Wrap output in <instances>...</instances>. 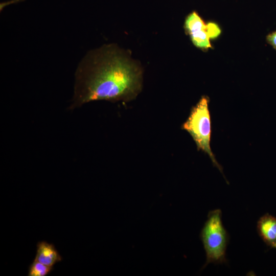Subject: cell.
<instances>
[{"mask_svg": "<svg viewBox=\"0 0 276 276\" xmlns=\"http://www.w3.org/2000/svg\"><path fill=\"white\" fill-rule=\"evenodd\" d=\"M75 77L71 110L96 100H129L141 88V68L113 44L88 52L80 61Z\"/></svg>", "mask_w": 276, "mask_h": 276, "instance_id": "cell-1", "label": "cell"}, {"mask_svg": "<svg viewBox=\"0 0 276 276\" xmlns=\"http://www.w3.org/2000/svg\"><path fill=\"white\" fill-rule=\"evenodd\" d=\"M267 42L276 50V31L269 33L266 37Z\"/></svg>", "mask_w": 276, "mask_h": 276, "instance_id": "cell-9", "label": "cell"}, {"mask_svg": "<svg viewBox=\"0 0 276 276\" xmlns=\"http://www.w3.org/2000/svg\"><path fill=\"white\" fill-rule=\"evenodd\" d=\"M184 28L196 47L203 50L212 48L206 24L196 11H193L187 16Z\"/></svg>", "mask_w": 276, "mask_h": 276, "instance_id": "cell-4", "label": "cell"}, {"mask_svg": "<svg viewBox=\"0 0 276 276\" xmlns=\"http://www.w3.org/2000/svg\"><path fill=\"white\" fill-rule=\"evenodd\" d=\"M258 233L263 241L269 246L276 245V218L266 214L262 216L257 223Z\"/></svg>", "mask_w": 276, "mask_h": 276, "instance_id": "cell-5", "label": "cell"}, {"mask_svg": "<svg viewBox=\"0 0 276 276\" xmlns=\"http://www.w3.org/2000/svg\"><path fill=\"white\" fill-rule=\"evenodd\" d=\"M209 103L208 97H201L192 108L181 128L192 136L198 150H201L208 154L213 165L223 173L222 168L215 158L211 148V123Z\"/></svg>", "mask_w": 276, "mask_h": 276, "instance_id": "cell-2", "label": "cell"}, {"mask_svg": "<svg viewBox=\"0 0 276 276\" xmlns=\"http://www.w3.org/2000/svg\"><path fill=\"white\" fill-rule=\"evenodd\" d=\"M207 32L210 39H215L221 34L219 26L215 22H209L206 24Z\"/></svg>", "mask_w": 276, "mask_h": 276, "instance_id": "cell-8", "label": "cell"}, {"mask_svg": "<svg viewBox=\"0 0 276 276\" xmlns=\"http://www.w3.org/2000/svg\"><path fill=\"white\" fill-rule=\"evenodd\" d=\"M34 260L45 265L53 267L55 264L62 260V257L53 244L40 241L37 244Z\"/></svg>", "mask_w": 276, "mask_h": 276, "instance_id": "cell-6", "label": "cell"}, {"mask_svg": "<svg viewBox=\"0 0 276 276\" xmlns=\"http://www.w3.org/2000/svg\"><path fill=\"white\" fill-rule=\"evenodd\" d=\"M274 248H276V245H275V247H274Z\"/></svg>", "mask_w": 276, "mask_h": 276, "instance_id": "cell-10", "label": "cell"}, {"mask_svg": "<svg viewBox=\"0 0 276 276\" xmlns=\"http://www.w3.org/2000/svg\"><path fill=\"white\" fill-rule=\"evenodd\" d=\"M53 269V267L45 265L35 260L29 266L28 276H46Z\"/></svg>", "mask_w": 276, "mask_h": 276, "instance_id": "cell-7", "label": "cell"}, {"mask_svg": "<svg viewBox=\"0 0 276 276\" xmlns=\"http://www.w3.org/2000/svg\"><path fill=\"white\" fill-rule=\"evenodd\" d=\"M201 238L206 257L204 267L210 263H220L225 261L227 235L222 224L220 210L209 212L201 232Z\"/></svg>", "mask_w": 276, "mask_h": 276, "instance_id": "cell-3", "label": "cell"}]
</instances>
